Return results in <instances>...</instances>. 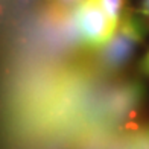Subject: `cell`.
<instances>
[{
    "label": "cell",
    "instance_id": "6da1fadb",
    "mask_svg": "<svg viewBox=\"0 0 149 149\" xmlns=\"http://www.w3.org/2000/svg\"><path fill=\"white\" fill-rule=\"evenodd\" d=\"M146 28L139 15L125 14L122 17L116 32L104 47L99 49L100 65L105 70H117L131 58L137 46L145 38Z\"/></svg>",
    "mask_w": 149,
    "mask_h": 149
},
{
    "label": "cell",
    "instance_id": "7a4b0ae2",
    "mask_svg": "<svg viewBox=\"0 0 149 149\" xmlns=\"http://www.w3.org/2000/svg\"><path fill=\"white\" fill-rule=\"evenodd\" d=\"M119 23L105 12L97 0H84L74 8V28L79 38L94 49L104 47Z\"/></svg>",
    "mask_w": 149,
    "mask_h": 149
},
{
    "label": "cell",
    "instance_id": "3957f363",
    "mask_svg": "<svg viewBox=\"0 0 149 149\" xmlns=\"http://www.w3.org/2000/svg\"><path fill=\"white\" fill-rule=\"evenodd\" d=\"M126 149H149V125L137 130L128 139Z\"/></svg>",
    "mask_w": 149,
    "mask_h": 149
},
{
    "label": "cell",
    "instance_id": "277c9868",
    "mask_svg": "<svg viewBox=\"0 0 149 149\" xmlns=\"http://www.w3.org/2000/svg\"><path fill=\"white\" fill-rule=\"evenodd\" d=\"M97 2L114 22L120 23L123 17V0H97Z\"/></svg>",
    "mask_w": 149,
    "mask_h": 149
},
{
    "label": "cell",
    "instance_id": "5b68a950",
    "mask_svg": "<svg viewBox=\"0 0 149 149\" xmlns=\"http://www.w3.org/2000/svg\"><path fill=\"white\" fill-rule=\"evenodd\" d=\"M53 5L58 8H64V9H74L79 3H82L84 0H52Z\"/></svg>",
    "mask_w": 149,
    "mask_h": 149
},
{
    "label": "cell",
    "instance_id": "8992f818",
    "mask_svg": "<svg viewBox=\"0 0 149 149\" xmlns=\"http://www.w3.org/2000/svg\"><path fill=\"white\" fill-rule=\"evenodd\" d=\"M140 70L143 72L145 74H149V50L148 53L143 56V59H141V63H140Z\"/></svg>",
    "mask_w": 149,
    "mask_h": 149
},
{
    "label": "cell",
    "instance_id": "52a82bcc",
    "mask_svg": "<svg viewBox=\"0 0 149 149\" xmlns=\"http://www.w3.org/2000/svg\"><path fill=\"white\" fill-rule=\"evenodd\" d=\"M141 14L149 18V0H143L141 3Z\"/></svg>",
    "mask_w": 149,
    "mask_h": 149
}]
</instances>
